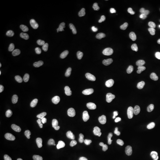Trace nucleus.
Returning a JSON list of instances; mask_svg holds the SVG:
<instances>
[{"mask_svg":"<svg viewBox=\"0 0 160 160\" xmlns=\"http://www.w3.org/2000/svg\"><path fill=\"white\" fill-rule=\"evenodd\" d=\"M60 47L64 55L69 58H74L77 50L72 42L67 38H63L60 42Z\"/></svg>","mask_w":160,"mask_h":160,"instance_id":"f257e3e1","label":"nucleus"},{"mask_svg":"<svg viewBox=\"0 0 160 160\" xmlns=\"http://www.w3.org/2000/svg\"><path fill=\"white\" fill-rule=\"evenodd\" d=\"M131 55V47L128 45H125L122 46L119 50L118 55L113 58L114 65L118 63H123L128 62L127 57Z\"/></svg>","mask_w":160,"mask_h":160,"instance_id":"f03ea898","label":"nucleus"},{"mask_svg":"<svg viewBox=\"0 0 160 160\" xmlns=\"http://www.w3.org/2000/svg\"><path fill=\"white\" fill-rule=\"evenodd\" d=\"M87 128L86 122L80 121L75 123L71 124L67 127V132L71 135H78L84 131Z\"/></svg>","mask_w":160,"mask_h":160,"instance_id":"7ed1b4c3","label":"nucleus"},{"mask_svg":"<svg viewBox=\"0 0 160 160\" xmlns=\"http://www.w3.org/2000/svg\"><path fill=\"white\" fill-rule=\"evenodd\" d=\"M137 106V102L136 101L132 100L129 102L120 109V115L124 118L130 116L135 112Z\"/></svg>","mask_w":160,"mask_h":160,"instance_id":"20e7f679","label":"nucleus"},{"mask_svg":"<svg viewBox=\"0 0 160 160\" xmlns=\"http://www.w3.org/2000/svg\"><path fill=\"white\" fill-rule=\"evenodd\" d=\"M138 52L140 58L143 59L146 67L147 68H152L154 66V62L147 49L143 47H140L138 49Z\"/></svg>","mask_w":160,"mask_h":160,"instance_id":"39448f33","label":"nucleus"},{"mask_svg":"<svg viewBox=\"0 0 160 160\" xmlns=\"http://www.w3.org/2000/svg\"><path fill=\"white\" fill-rule=\"evenodd\" d=\"M40 74L51 80H55L58 77L57 69L53 67L48 65H42L40 68Z\"/></svg>","mask_w":160,"mask_h":160,"instance_id":"423d86ee","label":"nucleus"},{"mask_svg":"<svg viewBox=\"0 0 160 160\" xmlns=\"http://www.w3.org/2000/svg\"><path fill=\"white\" fill-rule=\"evenodd\" d=\"M41 106V102L38 98H32L24 104V109L28 112H33L39 109Z\"/></svg>","mask_w":160,"mask_h":160,"instance_id":"0eeeda50","label":"nucleus"},{"mask_svg":"<svg viewBox=\"0 0 160 160\" xmlns=\"http://www.w3.org/2000/svg\"><path fill=\"white\" fill-rule=\"evenodd\" d=\"M143 139L142 136L140 135H138L134 138L130 148V151L132 154H137L139 152L142 148Z\"/></svg>","mask_w":160,"mask_h":160,"instance_id":"6e6552de","label":"nucleus"},{"mask_svg":"<svg viewBox=\"0 0 160 160\" xmlns=\"http://www.w3.org/2000/svg\"><path fill=\"white\" fill-rule=\"evenodd\" d=\"M40 55L46 63L52 64L55 63L57 61V57L56 55L49 50L42 49L40 51Z\"/></svg>","mask_w":160,"mask_h":160,"instance_id":"1a4fd4ad","label":"nucleus"},{"mask_svg":"<svg viewBox=\"0 0 160 160\" xmlns=\"http://www.w3.org/2000/svg\"><path fill=\"white\" fill-rule=\"evenodd\" d=\"M12 69L14 72L17 73L24 74L28 71L29 67L28 63H26L25 61L20 60V61H17L14 63Z\"/></svg>","mask_w":160,"mask_h":160,"instance_id":"9d476101","label":"nucleus"},{"mask_svg":"<svg viewBox=\"0 0 160 160\" xmlns=\"http://www.w3.org/2000/svg\"><path fill=\"white\" fill-rule=\"evenodd\" d=\"M97 94V88L95 86L90 87L87 91L85 92L84 97L86 100L89 103H94L96 98Z\"/></svg>","mask_w":160,"mask_h":160,"instance_id":"9b49d317","label":"nucleus"},{"mask_svg":"<svg viewBox=\"0 0 160 160\" xmlns=\"http://www.w3.org/2000/svg\"><path fill=\"white\" fill-rule=\"evenodd\" d=\"M29 96L28 88L26 87L20 88L17 94V100L18 102L20 103H24L28 101Z\"/></svg>","mask_w":160,"mask_h":160,"instance_id":"f8f14e48","label":"nucleus"},{"mask_svg":"<svg viewBox=\"0 0 160 160\" xmlns=\"http://www.w3.org/2000/svg\"><path fill=\"white\" fill-rule=\"evenodd\" d=\"M75 88L81 92H86L90 87L88 81L81 79H77L74 82Z\"/></svg>","mask_w":160,"mask_h":160,"instance_id":"ddd939ff","label":"nucleus"},{"mask_svg":"<svg viewBox=\"0 0 160 160\" xmlns=\"http://www.w3.org/2000/svg\"><path fill=\"white\" fill-rule=\"evenodd\" d=\"M70 101L72 106L75 109H80L82 106V98L78 95H72L70 97Z\"/></svg>","mask_w":160,"mask_h":160,"instance_id":"4468645a","label":"nucleus"},{"mask_svg":"<svg viewBox=\"0 0 160 160\" xmlns=\"http://www.w3.org/2000/svg\"><path fill=\"white\" fill-rule=\"evenodd\" d=\"M59 157V151L56 147H52L49 150L47 155V160H58Z\"/></svg>","mask_w":160,"mask_h":160,"instance_id":"2eb2a0df","label":"nucleus"},{"mask_svg":"<svg viewBox=\"0 0 160 160\" xmlns=\"http://www.w3.org/2000/svg\"><path fill=\"white\" fill-rule=\"evenodd\" d=\"M30 157L32 160H45L44 156L39 151H33L30 154Z\"/></svg>","mask_w":160,"mask_h":160,"instance_id":"dca6fc26","label":"nucleus"},{"mask_svg":"<svg viewBox=\"0 0 160 160\" xmlns=\"http://www.w3.org/2000/svg\"><path fill=\"white\" fill-rule=\"evenodd\" d=\"M154 113L156 118L160 119V102H157L154 105Z\"/></svg>","mask_w":160,"mask_h":160,"instance_id":"f3484780","label":"nucleus"},{"mask_svg":"<svg viewBox=\"0 0 160 160\" xmlns=\"http://www.w3.org/2000/svg\"><path fill=\"white\" fill-rule=\"evenodd\" d=\"M157 32L160 34V22L157 26Z\"/></svg>","mask_w":160,"mask_h":160,"instance_id":"a211bd4d","label":"nucleus"},{"mask_svg":"<svg viewBox=\"0 0 160 160\" xmlns=\"http://www.w3.org/2000/svg\"><path fill=\"white\" fill-rule=\"evenodd\" d=\"M2 132H3V129H2V126H1V127H0V135H2Z\"/></svg>","mask_w":160,"mask_h":160,"instance_id":"6ab92c4d","label":"nucleus"},{"mask_svg":"<svg viewBox=\"0 0 160 160\" xmlns=\"http://www.w3.org/2000/svg\"><path fill=\"white\" fill-rule=\"evenodd\" d=\"M2 142H0V149H2Z\"/></svg>","mask_w":160,"mask_h":160,"instance_id":"aec40b11","label":"nucleus"}]
</instances>
